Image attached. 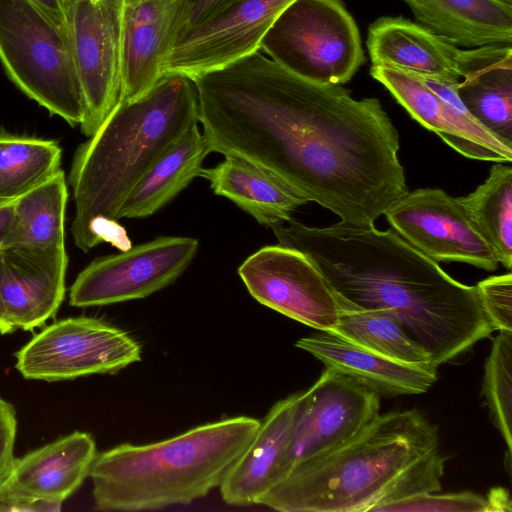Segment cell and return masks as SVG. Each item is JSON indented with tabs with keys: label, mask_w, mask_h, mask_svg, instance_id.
<instances>
[{
	"label": "cell",
	"mask_w": 512,
	"mask_h": 512,
	"mask_svg": "<svg viewBox=\"0 0 512 512\" xmlns=\"http://www.w3.org/2000/svg\"><path fill=\"white\" fill-rule=\"evenodd\" d=\"M193 81L211 152L269 171L341 222L372 227L408 192L377 98L305 80L259 51Z\"/></svg>",
	"instance_id": "1"
},
{
	"label": "cell",
	"mask_w": 512,
	"mask_h": 512,
	"mask_svg": "<svg viewBox=\"0 0 512 512\" xmlns=\"http://www.w3.org/2000/svg\"><path fill=\"white\" fill-rule=\"evenodd\" d=\"M287 223L271 227L280 245L304 253L337 296L393 316L435 367L491 335L476 286L453 279L393 229Z\"/></svg>",
	"instance_id": "2"
},
{
	"label": "cell",
	"mask_w": 512,
	"mask_h": 512,
	"mask_svg": "<svg viewBox=\"0 0 512 512\" xmlns=\"http://www.w3.org/2000/svg\"><path fill=\"white\" fill-rule=\"evenodd\" d=\"M416 409L378 414L345 443L295 464L257 504L282 512H365L439 492L446 461Z\"/></svg>",
	"instance_id": "3"
},
{
	"label": "cell",
	"mask_w": 512,
	"mask_h": 512,
	"mask_svg": "<svg viewBox=\"0 0 512 512\" xmlns=\"http://www.w3.org/2000/svg\"><path fill=\"white\" fill-rule=\"evenodd\" d=\"M199 122L193 79L163 76L148 92L119 101L96 132L76 150L69 174L75 244L88 251L110 242L132 245L118 223L128 194L159 156Z\"/></svg>",
	"instance_id": "4"
},
{
	"label": "cell",
	"mask_w": 512,
	"mask_h": 512,
	"mask_svg": "<svg viewBox=\"0 0 512 512\" xmlns=\"http://www.w3.org/2000/svg\"><path fill=\"white\" fill-rule=\"evenodd\" d=\"M237 416L199 425L146 445L121 444L97 453L90 470L99 511H145L187 505L220 487L258 430Z\"/></svg>",
	"instance_id": "5"
},
{
	"label": "cell",
	"mask_w": 512,
	"mask_h": 512,
	"mask_svg": "<svg viewBox=\"0 0 512 512\" xmlns=\"http://www.w3.org/2000/svg\"><path fill=\"white\" fill-rule=\"evenodd\" d=\"M0 62L30 99L81 125L84 101L66 32L30 0H0Z\"/></svg>",
	"instance_id": "6"
},
{
	"label": "cell",
	"mask_w": 512,
	"mask_h": 512,
	"mask_svg": "<svg viewBox=\"0 0 512 512\" xmlns=\"http://www.w3.org/2000/svg\"><path fill=\"white\" fill-rule=\"evenodd\" d=\"M260 49L296 76L324 85L348 82L365 60L358 27L341 0H294Z\"/></svg>",
	"instance_id": "7"
},
{
	"label": "cell",
	"mask_w": 512,
	"mask_h": 512,
	"mask_svg": "<svg viewBox=\"0 0 512 512\" xmlns=\"http://www.w3.org/2000/svg\"><path fill=\"white\" fill-rule=\"evenodd\" d=\"M15 367L30 380L61 381L115 374L142 359L141 344L125 330L93 317L48 325L15 354Z\"/></svg>",
	"instance_id": "8"
},
{
	"label": "cell",
	"mask_w": 512,
	"mask_h": 512,
	"mask_svg": "<svg viewBox=\"0 0 512 512\" xmlns=\"http://www.w3.org/2000/svg\"><path fill=\"white\" fill-rule=\"evenodd\" d=\"M123 0H62L82 97L81 131L93 135L121 98V17Z\"/></svg>",
	"instance_id": "9"
},
{
	"label": "cell",
	"mask_w": 512,
	"mask_h": 512,
	"mask_svg": "<svg viewBox=\"0 0 512 512\" xmlns=\"http://www.w3.org/2000/svg\"><path fill=\"white\" fill-rule=\"evenodd\" d=\"M191 237L165 236L93 260L70 288L74 307L110 305L145 298L172 284L198 250Z\"/></svg>",
	"instance_id": "10"
},
{
	"label": "cell",
	"mask_w": 512,
	"mask_h": 512,
	"mask_svg": "<svg viewBox=\"0 0 512 512\" xmlns=\"http://www.w3.org/2000/svg\"><path fill=\"white\" fill-rule=\"evenodd\" d=\"M392 229L435 262H460L486 271L498 259L458 198L441 189L408 191L384 214Z\"/></svg>",
	"instance_id": "11"
},
{
	"label": "cell",
	"mask_w": 512,
	"mask_h": 512,
	"mask_svg": "<svg viewBox=\"0 0 512 512\" xmlns=\"http://www.w3.org/2000/svg\"><path fill=\"white\" fill-rule=\"evenodd\" d=\"M238 274L260 304L322 332L332 333L339 305L325 278L301 251L265 246L249 256Z\"/></svg>",
	"instance_id": "12"
},
{
	"label": "cell",
	"mask_w": 512,
	"mask_h": 512,
	"mask_svg": "<svg viewBox=\"0 0 512 512\" xmlns=\"http://www.w3.org/2000/svg\"><path fill=\"white\" fill-rule=\"evenodd\" d=\"M293 1H233L171 45L162 60V75L193 79L259 51L266 32Z\"/></svg>",
	"instance_id": "13"
},
{
	"label": "cell",
	"mask_w": 512,
	"mask_h": 512,
	"mask_svg": "<svg viewBox=\"0 0 512 512\" xmlns=\"http://www.w3.org/2000/svg\"><path fill=\"white\" fill-rule=\"evenodd\" d=\"M380 411V395L331 368L304 391L282 477L298 462L354 437ZM281 477V478H282Z\"/></svg>",
	"instance_id": "14"
},
{
	"label": "cell",
	"mask_w": 512,
	"mask_h": 512,
	"mask_svg": "<svg viewBox=\"0 0 512 512\" xmlns=\"http://www.w3.org/2000/svg\"><path fill=\"white\" fill-rule=\"evenodd\" d=\"M372 65H384L416 75L462 80L497 59L511 45L461 48L427 27L403 17H381L367 36Z\"/></svg>",
	"instance_id": "15"
},
{
	"label": "cell",
	"mask_w": 512,
	"mask_h": 512,
	"mask_svg": "<svg viewBox=\"0 0 512 512\" xmlns=\"http://www.w3.org/2000/svg\"><path fill=\"white\" fill-rule=\"evenodd\" d=\"M66 249H0V296L10 324L30 331L57 313L65 296Z\"/></svg>",
	"instance_id": "16"
},
{
	"label": "cell",
	"mask_w": 512,
	"mask_h": 512,
	"mask_svg": "<svg viewBox=\"0 0 512 512\" xmlns=\"http://www.w3.org/2000/svg\"><path fill=\"white\" fill-rule=\"evenodd\" d=\"M91 434L73 432L26 455L15 458L0 487V496L24 500L59 511L89 476L96 458Z\"/></svg>",
	"instance_id": "17"
},
{
	"label": "cell",
	"mask_w": 512,
	"mask_h": 512,
	"mask_svg": "<svg viewBox=\"0 0 512 512\" xmlns=\"http://www.w3.org/2000/svg\"><path fill=\"white\" fill-rule=\"evenodd\" d=\"M370 74L392 94L413 119L437 134L464 157L511 162L512 146L473 118L454 111L415 74L384 65H372Z\"/></svg>",
	"instance_id": "18"
},
{
	"label": "cell",
	"mask_w": 512,
	"mask_h": 512,
	"mask_svg": "<svg viewBox=\"0 0 512 512\" xmlns=\"http://www.w3.org/2000/svg\"><path fill=\"white\" fill-rule=\"evenodd\" d=\"M303 394L295 392L278 401L260 421L254 437L219 487L227 504L255 505L281 479Z\"/></svg>",
	"instance_id": "19"
},
{
	"label": "cell",
	"mask_w": 512,
	"mask_h": 512,
	"mask_svg": "<svg viewBox=\"0 0 512 512\" xmlns=\"http://www.w3.org/2000/svg\"><path fill=\"white\" fill-rule=\"evenodd\" d=\"M327 368L337 370L374 392L386 396L427 392L437 379L432 363L400 362L360 347L332 333L322 332L295 343Z\"/></svg>",
	"instance_id": "20"
},
{
	"label": "cell",
	"mask_w": 512,
	"mask_h": 512,
	"mask_svg": "<svg viewBox=\"0 0 512 512\" xmlns=\"http://www.w3.org/2000/svg\"><path fill=\"white\" fill-rule=\"evenodd\" d=\"M173 15V0H123L120 101L139 98L163 77Z\"/></svg>",
	"instance_id": "21"
},
{
	"label": "cell",
	"mask_w": 512,
	"mask_h": 512,
	"mask_svg": "<svg viewBox=\"0 0 512 512\" xmlns=\"http://www.w3.org/2000/svg\"><path fill=\"white\" fill-rule=\"evenodd\" d=\"M216 195L226 197L258 223L272 227L287 222L310 202L298 190L269 171L235 155L216 166L201 169Z\"/></svg>",
	"instance_id": "22"
},
{
	"label": "cell",
	"mask_w": 512,
	"mask_h": 512,
	"mask_svg": "<svg viewBox=\"0 0 512 512\" xmlns=\"http://www.w3.org/2000/svg\"><path fill=\"white\" fill-rule=\"evenodd\" d=\"M402 1L421 25L460 47L512 43V5L499 0Z\"/></svg>",
	"instance_id": "23"
},
{
	"label": "cell",
	"mask_w": 512,
	"mask_h": 512,
	"mask_svg": "<svg viewBox=\"0 0 512 512\" xmlns=\"http://www.w3.org/2000/svg\"><path fill=\"white\" fill-rule=\"evenodd\" d=\"M211 153L198 124L168 147L134 186L123 202L119 219L143 218L165 206L199 176Z\"/></svg>",
	"instance_id": "24"
},
{
	"label": "cell",
	"mask_w": 512,
	"mask_h": 512,
	"mask_svg": "<svg viewBox=\"0 0 512 512\" xmlns=\"http://www.w3.org/2000/svg\"><path fill=\"white\" fill-rule=\"evenodd\" d=\"M67 199L66 178L60 168L15 200L13 223L4 247L65 249Z\"/></svg>",
	"instance_id": "25"
},
{
	"label": "cell",
	"mask_w": 512,
	"mask_h": 512,
	"mask_svg": "<svg viewBox=\"0 0 512 512\" xmlns=\"http://www.w3.org/2000/svg\"><path fill=\"white\" fill-rule=\"evenodd\" d=\"M335 296L339 315L332 334L400 362L431 363L429 354L406 333L393 316Z\"/></svg>",
	"instance_id": "26"
},
{
	"label": "cell",
	"mask_w": 512,
	"mask_h": 512,
	"mask_svg": "<svg viewBox=\"0 0 512 512\" xmlns=\"http://www.w3.org/2000/svg\"><path fill=\"white\" fill-rule=\"evenodd\" d=\"M457 90L471 116L512 146V48L469 73Z\"/></svg>",
	"instance_id": "27"
},
{
	"label": "cell",
	"mask_w": 512,
	"mask_h": 512,
	"mask_svg": "<svg viewBox=\"0 0 512 512\" xmlns=\"http://www.w3.org/2000/svg\"><path fill=\"white\" fill-rule=\"evenodd\" d=\"M471 221L493 249L498 262L512 267V168L496 162L485 182L458 197Z\"/></svg>",
	"instance_id": "28"
},
{
	"label": "cell",
	"mask_w": 512,
	"mask_h": 512,
	"mask_svg": "<svg viewBox=\"0 0 512 512\" xmlns=\"http://www.w3.org/2000/svg\"><path fill=\"white\" fill-rule=\"evenodd\" d=\"M58 143L0 128V200H16L60 169Z\"/></svg>",
	"instance_id": "29"
},
{
	"label": "cell",
	"mask_w": 512,
	"mask_h": 512,
	"mask_svg": "<svg viewBox=\"0 0 512 512\" xmlns=\"http://www.w3.org/2000/svg\"><path fill=\"white\" fill-rule=\"evenodd\" d=\"M482 392L491 420L511 453L512 331H499L485 362Z\"/></svg>",
	"instance_id": "30"
},
{
	"label": "cell",
	"mask_w": 512,
	"mask_h": 512,
	"mask_svg": "<svg viewBox=\"0 0 512 512\" xmlns=\"http://www.w3.org/2000/svg\"><path fill=\"white\" fill-rule=\"evenodd\" d=\"M429 492L383 505L375 512H491L487 497L474 492Z\"/></svg>",
	"instance_id": "31"
},
{
	"label": "cell",
	"mask_w": 512,
	"mask_h": 512,
	"mask_svg": "<svg viewBox=\"0 0 512 512\" xmlns=\"http://www.w3.org/2000/svg\"><path fill=\"white\" fill-rule=\"evenodd\" d=\"M485 316L498 331H512V274L492 276L476 285Z\"/></svg>",
	"instance_id": "32"
},
{
	"label": "cell",
	"mask_w": 512,
	"mask_h": 512,
	"mask_svg": "<svg viewBox=\"0 0 512 512\" xmlns=\"http://www.w3.org/2000/svg\"><path fill=\"white\" fill-rule=\"evenodd\" d=\"M233 1L173 0L174 15L168 33V50L183 34L210 19Z\"/></svg>",
	"instance_id": "33"
},
{
	"label": "cell",
	"mask_w": 512,
	"mask_h": 512,
	"mask_svg": "<svg viewBox=\"0 0 512 512\" xmlns=\"http://www.w3.org/2000/svg\"><path fill=\"white\" fill-rule=\"evenodd\" d=\"M17 418L14 406L0 397V487L13 467Z\"/></svg>",
	"instance_id": "34"
},
{
	"label": "cell",
	"mask_w": 512,
	"mask_h": 512,
	"mask_svg": "<svg viewBox=\"0 0 512 512\" xmlns=\"http://www.w3.org/2000/svg\"><path fill=\"white\" fill-rule=\"evenodd\" d=\"M15 200H0V249L5 246L14 218Z\"/></svg>",
	"instance_id": "35"
},
{
	"label": "cell",
	"mask_w": 512,
	"mask_h": 512,
	"mask_svg": "<svg viewBox=\"0 0 512 512\" xmlns=\"http://www.w3.org/2000/svg\"><path fill=\"white\" fill-rule=\"evenodd\" d=\"M57 26L65 30L62 0H30Z\"/></svg>",
	"instance_id": "36"
},
{
	"label": "cell",
	"mask_w": 512,
	"mask_h": 512,
	"mask_svg": "<svg viewBox=\"0 0 512 512\" xmlns=\"http://www.w3.org/2000/svg\"><path fill=\"white\" fill-rule=\"evenodd\" d=\"M491 512H511V500L509 493L504 488H493L487 496Z\"/></svg>",
	"instance_id": "37"
},
{
	"label": "cell",
	"mask_w": 512,
	"mask_h": 512,
	"mask_svg": "<svg viewBox=\"0 0 512 512\" xmlns=\"http://www.w3.org/2000/svg\"><path fill=\"white\" fill-rule=\"evenodd\" d=\"M13 331H15V328L10 324L6 317L5 309L0 296V333L9 334L12 333Z\"/></svg>",
	"instance_id": "38"
},
{
	"label": "cell",
	"mask_w": 512,
	"mask_h": 512,
	"mask_svg": "<svg viewBox=\"0 0 512 512\" xmlns=\"http://www.w3.org/2000/svg\"><path fill=\"white\" fill-rule=\"evenodd\" d=\"M499 1L509 4V5H512V0H499Z\"/></svg>",
	"instance_id": "39"
}]
</instances>
